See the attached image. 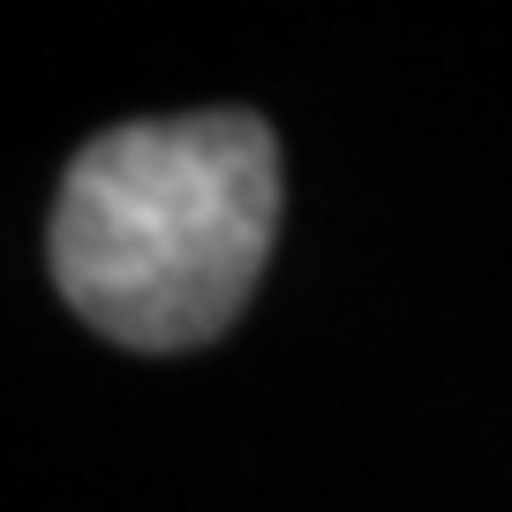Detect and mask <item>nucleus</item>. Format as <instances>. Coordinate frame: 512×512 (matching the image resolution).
I'll return each mask as SVG.
<instances>
[{
	"label": "nucleus",
	"instance_id": "f257e3e1",
	"mask_svg": "<svg viewBox=\"0 0 512 512\" xmlns=\"http://www.w3.org/2000/svg\"><path fill=\"white\" fill-rule=\"evenodd\" d=\"M279 234V151L241 106L91 136L53 204V279L121 347H204L241 317Z\"/></svg>",
	"mask_w": 512,
	"mask_h": 512
}]
</instances>
